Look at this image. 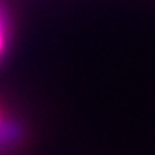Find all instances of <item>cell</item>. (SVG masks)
Returning a JSON list of instances; mask_svg holds the SVG:
<instances>
[{
  "label": "cell",
  "mask_w": 155,
  "mask_h": 155,
  "mask_svg": "<svg viewBox=\"0 0 155 155\" xmlns=\"http://www.w3.org/2000/svg\"><path fill=\"white\" fill-rule=\"evenodd\" d=\"M3 48V30H2V21H0V53H2Z\"/></svg>",
  "instance_id": "obj_1"
}]
</instances>
